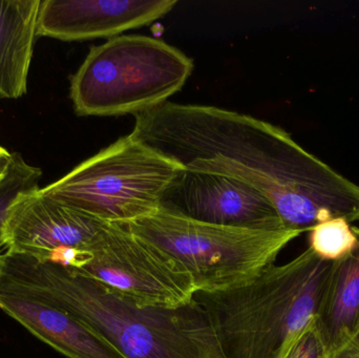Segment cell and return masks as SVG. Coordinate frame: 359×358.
<instances>
[{
	"instance_id": "6da1fadb",
	"label": "cell",
	"mask_w": 359,
	"mask_h": 358,
	"mask_svg": "<svg viewBox=\"0 0 359 358\" xmlns=\"http://www.w3.org/2000/svg\"><path fill=\"white\" fill-rule=\"evenodd\" d=\"M133 137L184 170L223 174L265 195L286 228L359 221V185L269 122L208 105L163 103L135 116Z\"/></svg>"
},
{
	"instance_id": "7a4b0ae2",
	"label": "cell",
	"mask_w": 359,
	"mask_h": 358,
	"mask_svg": "<svg viewBox=\"0 0 359 358\" xmlns=\"http://www.w3.org/2000/svg\"><path fill=\"white\" fill-rule=\"evenodd\" d=\"M0 291L71 313L126 358H226L204 307H140L72 268L6 256Z\"/></svg>"
},
{
	"instance_id": "3957f363",
	"label": "cell",
	"mask_w": 359,
	"mask_h": 358,
	"mask_svg": "<svg viewBox=\"0 0 359 358\" xmlns=\"http://www.w3.org/2000/svg\"><path fill=\"white\" fill-rule=\"evenodd\" d=\"M333 265L308 248L243 287L198 292L194 300L208 313L226 358H284L320 313Z\"/></svg>"
},
{
	"instance_id": "277c9868",
	"label": "cell",
	"mask_w": 359,
	"mask_h": 358,
	"mask_svg": "<svg viewBox=\"0 0 359 358\" xmlns=\"http://www.w3.org/2000/svg\"><path fill=\"white\" fill-rule=\"evenodd\" d=\"M194 61L163 40L140 35L111 38L93 46L71 80L78 116H135L180 92Z\"/></svg>"
},
{
	"instance_id": "5b68a950",
	"label": "cell",
	"mask_w": 359,
	"mask_h": 358,
	"mask_svg": "<svg viewBox=\"0 0 359 358\" xmlns=\"http://www.w3.org/2000/svg\"><path fill=\"white\" fill-rule=\"evenodd\" d=\"M121 225L179 262L191 275L196 294H217L251 283L302 235L288 228L208 224L160 209Z\"/></svg>"
},
{
	"instance_id": "8992f818",
	"label": "cell",
	"mask_w": 359,
	"mask_h": 358,
	"mask_svg": "<svg viewBox=\"0 0 359 358\" xmlns=\"http://www.w3.org/2000/svg\"><path fill=\"white\" fill-rule=\"evenodd\" d=\"M182 170L130 134L41 191L105 222L123 224L157 212Z\"/></svg>"
},
{
	"instance_id": "52a82bcc",
	"label": "cell",
	"mask_w": 359,
	"mask_h": 358,
	"mask_svg": "<svg viewBox=\"0 0 359 358\" xmlns=\"http://www.w3.org/2000/svg\"><path fill=\"white\" fill-rule=\"evenodd\" d=\"M88 250L92 260L78 271L138 306L177 309L194 302L191 275L123 225L107 223Z\"/></svg>"
},
{
	"instance_id": "ba28073f",
	"label": "cell",
	"mask_w": 359,
	"mask_h": 358,
	"mask_svg": "<svg viewBox=\"0 0 359 358\" xmlns=\"http://www.w3.org/2000/svg\"><path fill=\"white\" fill-rule=\"evenodd\" d=\"M160 210L221 226L286 228L269 200L246 183L223 174L182 170L162 195Z\"/></svg>"
},
{
	"instance_id": "9c48e42d",
	"label": "cell",
	"mask_w": 359,
	"mask_h": 358,
	"mask_svg": "<svg viewBox=\"0 0 359 358\" xmlns=\"http://www.w3.org/2000/svg\"><path fill=\"white\" fill-rule=\"evenodd\" d=\"M107 222L46 195L41 188L15 203L4 223L2 247L6 256L46 263L63 248L88 250Z\"/></svg>"
},
{
	"instance_id": "30bf717a",
	"label": "cell",
	"mask_w": 359,
	"mask_h": 358,
	"mask_svg": "<svg viewBox=\"0 0 359 358\" xmlns=\"http://www.w3.org/2000/svg\"><path fill=\"white\" fill-rule=\"evenodd\" d=\"M177 0H41L38 37L81 41L114 37L165 16Z\"/></svg>"
},
{
	"instance_id": "8fae6325",
	"label": "cell",
	"mask_w": 359,
	"mask_h": 358,
	"mask_svg": "<svg viewBox=\"0 0 359 358\" xmlns=\"http://www.w3.org/2000/svg\"><path fill=\"white\" fill-rule=\"evenodd\" d=\"M0 309L67 358H126L77 317L48 303L0 291Z\"/></svg>"
},
{
	"instance_id": "7c38bea8",
	"label": "cell",
	"mask_w": 359,
	"mask_h": 358,
	"mask_svg": "<svg viewBox=\"0 0 359 358\" xmlns=\"http://www.w3.org/2000/svg\"><path fill=\"white\" fill-rule=\"evenodd\" d=\"M41 0H0V96L27 94Z\"/></svg>"
},
{
	"instance_id": "4fadbf2b",
	"label": "cell",
	"mask_w": 359,
	"mask_h": 358,
	"mask_svg": "<svg viewBox=\"0 0 359 358\" xmlns=\"http://www.w3.org/2000/svg\"><path fill=\"white\" fill-rule=\"evenodd\" d=\"M358 246L349 256L334 262L330 284L316 317L328 358H332L359 333V227L352 226Z\"/></svg>"
},
{
	"instance_id": "5bb4252c",
	"label": "cell",
	"mask_w": 359,
	"mask_h": 358,
	"mask_svg": "<svg viewBox=\"0 0 359 358\" xmlns=\"http://www.w3.org/2000/svg\"><path fill=\"white\" fill-rule=\"evenodd\" d=\"M310 233V249L322 260L339 262L358 248V239L343 218L331 219L314 226Z\"/></svg>"
},
{
	"instance_id": "9a60e30c",
	"label": "cell",
	"mask_w": 359,
	"mask_h": 358,
	"mask_svg": "<svg viewBox=\"0 0 359 358\" xmlns=\"http://www.w3.org/2000/svg\"><path fill=\"white\" fill-rule=\"evenodd\" d=\"M41 177V170L27 163L20 153H13L12 163L0 179V248L2 230L11 209L21 197L39 189Z\"/></svg>"
},
{
	"instance_id": "2e32d148",
	"label": "cell",
	"mask_w": 359,
	"mask_h": 358,
	"mask_svg": "<svg viewBox=\"0 0 359 358\" xmlns=\"http://www.w3.org/2000/svg\"><path fill=\"white\" fill-rule=\"evenodd\" d=\"M284 358H328L316 317L306 326Z\"/></svg>"
},
{
	"instance_id": "e0dca14e",
	"label": "cell",
	"mask_w": 359,
	"mask_h": 358,
	"mask_svg": "<svg viewBox=\"0 0 359 358\" xmlns=\"http://www.w3.org/2000/svg\"><path fill=\"white\" fill-rule=\"evenodd\" d=\"M13 153L0 145V179L6 174L12 163Z\"/></svg>"
},
{
	"instance_id": "ac0fdd59",
	"label": "cell",
	"mask_w": 359,
	"mask_h": 358,
	"mask_svg": "<svg viewBox=\"0 0 359 358\" xmlns=\"http://www.w3.org/2000/svg\"><path fill=\"white\" fill-rule=\"evenodd\" d=\"M332 358H359V348L353 342L349 343Z\"/></svg>"
},
{
	"instance_id": "d6986e66",
	"label": "cell",
	"mask_w": 359,
	"mask_h": 358,
	"mask_svg": "<svg viewBox=\"0 0 359 358\" xmlns=\"http://www.w3.org/2000/svg\"><path fill=\"white\" fill-rule=\"evenodd\" d=\"M4 267H6V254H2L0 252V282L4 277Z\"/></svg>"
},
{
	"instance_id": "ffe728a7",
	"label": "cell",
	"mask_w": 359,
	"mask_h": 358,
	"mask_svg": "<svg viewBox=\"0 0 359 358\" xmlns=\"http://www.w3.org/2000/svg\"><path fill=\"white\" fill-rule=\"evenodd\" d=\"M352 342H353L359 348V333L355 336V338H354V340H352Z\"/></svg>"
},
{
	"instance_id": "44dd1931",
	"label": "cell",
	"mask_w": 359,
	"mask_h": 358,
	"mask_svg": "<svg viewBox=\"0 0 359 358\" xmlns=\"http://www.w3.org/2000/svg\"><path fill=\"white\" fill-rule=\"evenodd\" d=\"M0 100H2V97L1 96H0Z\"/></svg>"
}]
</instances>
